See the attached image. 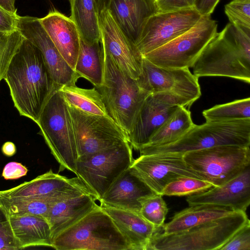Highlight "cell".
<instances>
[{"mask_svg": "<svg viewBox=\"0 0 250 250\" xmlns=\"http://www.w3.org/2000/svg\"><path fill=\"white\" fill-rule=\"evenodd\" d=\"M3 79L20 115L35 123L51 94L60 88L54 83L40 51L25 38Z\"/></svg>", "mask_w": 250, "mask_h": 250, "instance_id": "cell-1", "label": "cell"}, {"mask_svg": "<svg viewBox=\"0 0 250 250\" xmlns=\"http://www.w3.org/2000/svg\"><path fill=\"white\" fill-rule=\"evenodd\" d=\"M197 78L219 76L250 83V31L228 23L208 43L194 63Z\"/></svg>", "mask_w": 250, "mask_h": 250, "instance_id": "cell-2", "label": "cell"}, {"mask_svg": "<svg viewBox=\"0 0 250 250\" xmlns=\"http://www.w3.org/2000/svg\"><path fill=\"white\" fill-rule=\"evenodd\" d=\"M250 222L246 212L238 210L180 232L164 234L159 230L152 236L147 250H219Z\"/></svg>", "mask_w": 250, "mask_h": 250, "instance_id": "cell-3", "label": "cell"}, {"mask_svg": "<svg viewBox=\"0 0 250 250\" xmlns=\"http://www.w3.org/2000/svg\"><path fill=\"white\" fill-rule=\"evenodd\" d=\"M103 60L102 82L96 88L102 95L109 116L127 135L144 101L151 93L123 73L103 50Z\"/></svg>", "mask_w": 250, "mask_h": 250, "instance_id": "cell-4", "label": "cell"}, {"mask_svg": "<svg viewBox=\"0 0 250 250\" xmlns=\"http://www.w3.org/2000/svg\"><path fill=\"white\" fill-rule=\"evenodd\" d=\"M57 250H130L110 217L97 205L77 222L58 234Z\"/></svg>", "mask_w": 250, "mask_h": 250, "instance_id": "cell-5", "label": "cell"}, {"mask_svg": "<svg viewBox=\"0 0 250 250\" xmlns=\"http://www.w3.org/2000/svg\"><path fill=\"white\" fill-rule=\"evenodd\" d=\"M250 146V119L194 124L185 134L171 143L158 146H145L141 154L187 152L220 145Z\"/></svg>", "mask_w": 250, "mask_h": 250, "instance_id": "cell-6", "label": "cell"}, {"mask_svg": "<svg viewBox=\"0 0 250 250\" xmlns=\"http://www.w3.org/2000/svg\"><path fill=\"white\" fill-rule=\"evenodd\" d=\"M59 88L49 97L36 124L51 154L59 164V171L67 169L76 174L79 156L72 119Z\"/></svg>", "mask_w": 250, "mask_h": 250, "instance_id": "cell-7", "label": "cell"}, {"mask_svg": "<svg viewBox=\"0 0 250 250\" xmlns=\"http://www.w3.org/2000/svg\"><path fill=\"white\" fill-rule=\"evenodd\" d=\"M187 166L201 179L220 186L250 166V146L220 145L184 153Z\"/></svg>", "mask_w": 250, "mask_h": 250, "instance_id": "cell-8", "label": "cell"}, {"mask_svg": "<svg viewBox=\"0 0 250 250\" xmlns=\"http://www.w3.org/2000/svg\"><path fill=\"white\" fill-rule=\"evenodd\" d=\"M217 33L216 21L210 16H202L188 31L143 57L161 67H192L203 50Z\"/></svg>", "mask_w": 250, "mask_h": 250, "instance_id": "cell-9", "label": "cell"}, {"mask_svg": "<svg viewBox=\"0 0 250 250\" xmlns=\"http://www.w3.org/2000/svg\"><path fill=\"white\" fill-rule=\"evenodd\" d=\"M132 147L125 142L88 155L79 156L76 175L99 201L114 181L131 165Z\"/></svg>", "mask_w": 250, "mask_h": 250, "instance_id": "cell-10", "label": "cell"}, {"mask_svg": "<svg viewBox=\"0 0 250 250\" xmlns=\"http://www.w3.org/2000/svg\"><path fill=\"white\" fill-rule=\"evenodd\" d=\"M67 106L79 157L128 142L126 132L109 116L86 113Z\"/></svg>", "mask_w": 250, "mask_h": 250, "instance_id": "cell-11", "label": "cell"}, {"mask_svg": "<svg viewBox=\"0 0 250 250\" xmlns=\"http://www.w3.org/2000/svg\"><path fill=\"white\" fill-rule=\"evenodd\" d=\"M139 86L151 93H165L184 101L188 108L201 95L198 78L188 68H163L143 57L142 72L137 80Z\"/></svg>", "mask_w": 250, "mask_h": 250, "instance_id": "cell-12", "label": "cell"}, {"mask_svg": "<svg viewBox=\"0 0 250 250\" xmlns=\"http://www.w3.org/2000/svg\"><path fill=\"white\" fill-rule=\"evenodd\" d=\"M202 16L193 7L159 12L147 20L135 47L143 56L188 31Z\"/></svg>", "mask_w": 250, "mask_h": 250, "instance_id": "cell-13", "label": "cell"}, {"mask_svg": "<svg viewBox=\"0 0 250 250\" xmlns=\"http://www.w3.org/2000/svg\"><path fill=\"white\" fill-rule=\"evenodd\" d=\"M183 155L179 153L141 154L133 160L129 168L154 192L161 195L165 187L178 177L201 179L187 166Z\"/></svg>", "mask_w": 250, "mask_h": 250, "instance_id": "cell-14", "label": "cell"}, {"mask_svg": "<svg viewBox=\"0 0 250 250\" xmlns=\"http://www.w3.org/2000/svg\"><path fill=\"white\" fill-rule=\"evenodd\" d=\"M179 106L187 107L184 101L170 94L157 93L149 95L127 134L132 148L139 151L146 145Z\"/></svg>", "mask_w": 250, "mask_h": 250, "instance_id": "cell-15", "label": "cell"}, {"mask_svg": "<svg viewBox=\"0 0 250 250\" xmlns=\"http://www.w3.org/2000/svg\"><path fill=\"white\" fill-rule=\"evenodd\" d=\"M17 30L41 52L54 83L59 87L75 84L79 78L42 26L39 18L18 15Z\"/></svg>", "mask_w": 250, "mask_h": 250, "instance_id": "cell-16", "label": "cell"}, {"mask_svg": "<svg viewBox=\"0 0 250 250\" xmlns=\"http://www.w3.org/2000/svg\"><path fill=\"white\" fill-rule=\"evenodd\" d=\"M103 50L125 75L138 80L142 72L143 56L128 40L108 9L99 14Z\"/></svg>", "mask_w": 250, "mask_h": 250, "instance_id": "cell-17", "label": "cell"}, {"mask_svg": "<svg viewBox=\"0 0 250 250\" xmlns=\"http://www.w3.org/2000/svg\"><path fill=\"white\" fill-rule=\"evenodd\" d=\"M82 194L93 195L78 177L68 178L53 172L52 169L29 182H24L9 189L0 191V196L9 198L51 196L70 197Z\"/></svg>", "mask_w": 250, "mask_h": 250, "instance_id": "cell-18", "label": "cell"}, {"mask_svg": "<svg viewBox=\"0 0 250 250\" xmlns=\"http://www.w3.org/2000/svg\"><path fill=\"white\" fill-rule=\"evenodd\" d=\"M188 205L213 204L246 212L250 204V167L224 185L189 195Z\"/></svg>", "mask_w": 250, "mask_h": 250, "instance_id": "cell-19", "label": "cell"}, {"mask_svg": "<svg viewBox=\"0 0 250 250\" xmlns=\"http://www.w3.org/2000/svg\"><path fill=\"white\" fill-rule=\"evenodd\" d=\"M108 9L135 47L147 20L160 12L156 0H111Z\"/></svg>", "mask_w": 250, "mask_h": 250, "instance_id": "cell-20", "label": "cell"}, {"mask_svg": "<svg viewBox=\"0 0 250 250\" xmlns=\"http://www.w3.org/2000/svg\"><path fill=\"white\" fill-rule=\"evenodd\" d=\"M39 21L62 56L74 70L80 36L74 22L56 9L50 11Z\"/></svg>", "mask_w": 250, "mask_h": 250, "instance_id": "cell-21", "label": "cell"}, {"mask_svg": "<svg viewBox=\"0 0 250 250\" xmlns=\"http://www.w3.org/2000/svg\"><path fill=\"white\" fill-rule=\"evenodd\" d=\"M154 193L128 168L114 181L99 202L101 206L140 212L142 200Z\"/></svg>", "mask_w": 250, "mask_h": 250, "instance_id": "cell-22", "label": "cell"}, {"mask_svg": "<svg viewBox=\"0 0 250 250\" xmlns=\"http://www.w3.org/2000/svg\"><path fill=\"white\" fill-rule=\"evenodd\" d=\"M111 218L129 245L130 250H147L153 234L160 230L140 212L100 205Z\"/></svg>", "mask_w": 250, "mask_h": 250, "instance_id": "cell-23", "label": "cell"}, {"mask_svg": "<svg viewBox=\"0 0 250 250\" xmlns=\"http://www.w3.org/2000/svg\"><path fill=\"white\" fill-rule=\"evenodd\" d=\"M97 200L93 195L82 194L54 203L46 217L51 230L52 241L95 208Z\"/></svg>", "mask_w": 250, "mask_h": 250, "instance_id": "cell-24", "label": "cell"}, {"mask_svg": "<svg viewBox=\"0 0 250 250\" xmlns=\"http://www.w3.org/2000/svg\"><path fill=\"white\" fill-rule=\"evenodd\" d=\"M17 250L44 246L52 247L49 225L43 217L36 215H7Z\"/></svg>", "mask_w": 250, "mask_h": 250, "instance_id": "cell-25", "label": "cell"}, {"mask_svg": "<svg viewBox=\"0 0 250 250\" xmlns=\"http://www.w3.org/2000/svg\"><path fill=\"white\" fill-rule=\"evenodd\" d=\"M238 210L229 207L213 204L190 206L176 212L168 223L163 225L160 230L164 234L180 232L195 226L226 216Z\"/></svg>", "mask_w": 250, "mask_h": 250, "instance_id": "cell-26", "label": "cell"}, {"mask_svg": "<svg viewBox=\"0 0 250 250\" xmlns=\"http://www.w3.org/2000/svg\"><path fill=\"white\" fill-rule=\"evenodd\" d=\"M70 18L75 23L80 38L85 42L101 41L99 13L94 0H69Z\"/></svg>", "mask_w": 250, "mask_h": 250, "instance_id": "cell-27", "label": "cell"}, {"mask_svg": "<svg viewBox=\"0 0 250 250\" xmlns=\"http://www.w3.org/2000/svg\"><path fill=\"white\" fill-rule=\"evenodd\" d=\"M74 71L79 78L85 79L95 87L101 84L103 74L101 41L87 43L80 38L79 51Z\"/></svg>", "mask_w": 250, "mask_h": 250, "instance_id": "cell-28", "label": "cell"}, {"mask_svg": "<svg viewBox=\"0 0 250 250\" xmlns=\"http://www.w3.org/2000/svg\"><path fill=\"white\" fill-rule=\"evenodd\" d=\"M59 90L67 106L86 113L109 116L102 95L95 87L85 89L71 84L62 85Z\"/></svg>", "mask_w": 250, "mask_h": 250, "instance_id": "cell-29", "label": "cell"}, {"mask_svg": "<svg viewBox=\"0 0 250 250\" xmlns=\"http://www.w3.org/2000/svg\"><path fill=\"white\" fill-rule=\"evenodd\" d=\"M70 197L51 196L9 198L0 196V207L7 215H36L46 219L51 207L54 203Z\"/></svg>", "mask_w": 250, "mask_h": 250, "instance_id": "cell-30", "label": "cell"}, {"mask_svg": "<svg viewBox=\"0 0 250 250\" xmlns=\"http://www.w3.org/2000/svg\"><path fill=\"white\" fill-rule=\"evenodd\" d=\"M194 125L189 110L179 106L143 146H162L175 142L185 134Z\"/></svg>", "mask_w": 250, "mask_h": 250, "instance_id": "cell-31", "label": "cell"}, {"mask_svg": "<svg viewBox=\"0 0 250 250\" xmlns=\"http://www.w3.org/2000/svg\"><path fill=\"white\" fill-rule=\"evenodd\" d=\"M207 122H219L250 119V98L237 100L204 110Z\"/></svg>", "mask_w": 250, "mask_h": 250, "instance_id": "cell-32", "label": "cell"}, {"mask_svg": "<svg viewBox=\"0 0 250 250\" xmlns=\"http://www.w3.org/2000/svg\"><path fill=\"white\" fill-rule=\"evenodd\" d=\"M214 187L205 180L188 177H180L167 184L161 195L184 196L198 193Z\"/></svg>", "mask_w": 250, "mask_h": 250, "instance_id": "cell-33", "label": "cell"}, {"mask_svg": "<svg viewBox=\"0 0 250 250\" xmlns=\"http://www.w3.org/2000/svg\"><path fill=\"white\" fill-rule=\"evenodd\" d=\"M141 215L148 222L160 229L168 212L167 205L162 195L154 193L141 201Z\"/></svg>", "mask_w": 250, "mask_h": 250, "instance_id": "cell-34", "label": "cell"}, {"mask_svg": "<svg viewBox=\"0 0 250 250\" xmlns=\"http://www.w3.org/2000/svg\"><path fill=\"white\" fill-rule=\"evenodd\" d=\"M24 39L18 30L10 33L0 32V82Z\"/></svg>", "mask_w": 250, "mask_h": 250, "instance_id": "cell-35", "label": "cell"}, {"mask_svg": "<svg viewBox=\"0 0 250 250\" xmlns=\"http://www.w3.org/2000/svg\"><path fill=\"white\" fill-rule=\"evenodd\" d=\"M230 23L250 29V0H231L225 6Z\"/></svg>", "mask_w": 250, "mask_h": 250, "instance_id": "cell-36", "label": "cell"}, {"mask_svg": "<svg viewBox=\"0 0 250 250\" xmlns=\"http://www.w3.org/2000/svg\"><path fill=\"white\" fill-rule=\"evenodd\" d=\"M219 250H250V222L238 231Z\"/></svg>", "mask_w": 250, "mask_h": 250, "instance_id": "cell-37", "label": "cell"}, {"mask_svg": "<svg viewBox=\"0 0 250 250\" xmlns=\"http://www.w3.org/2000/svg\"><path fill=\"white\" fill-rule=\"evenodd\" d=\"M0 250H17L8 216L0 207Z\"/></svg>", "mask_w": 250, "mask_h": 250, "instance_id": "cell-38", "label": "cell"}, {"mask_svg": "<svg viewBox=\"0 0 250 250\" xmlns=\"http://www.w3.org/2000/svg\"><path fill=\"white\" fill-rule=\"evenodd\" d=\"M28 172L27 167L20 163L12 162L4 167L2 176L5 180H14L25 176Z\"/></svg>", "mask_w": 250, "mask_h": 250, "instance_id": "cell-39", "label": "cell"}, {"mask_svg": "<svg viewBox=\"0 0 250 250\" xmlns=\"http://www.w3.org/2000/svg\"><path fill=\"white\" fill-rule=\"evenodd\" d=\"M18 21V14H12L0 6V32L10 33L17 30Z\"/></svg>", "mask_w": 250, "mask_h": 250, "instance_id": "cell-40", "label": "cell"}, {"mask_svg": "<svg viewBox=\"0 0 250 250\" xmlns=\"http://www.w3.org/2000/svg\"><path fill=\"white\" fill-rule=\"evenodd\" d=\"M160 12L193 7L195 0H156Z\"/></svg>", "mask_w": 250, "mask_h": 250, "instance_id": "cell-41", "label": "cell"}, {"mask_svg": "<svg viewBox=\"0 0 250 250\" xmlns=\"http://www.w3.org/2000/svg\"><path fill=\"white\" fill-rule=\"evenodd\" d=\"M220 0H195L193 8L202 16H210Z\"/></svg>", "mask_w": 250, "mask_h": 250, "instance_id": "cell-42", "label": "cell"}, {"mask_svg": "<svg viewBox=\"0 0 250 250\" xmlns=\"http://www.w3.org/2000/svg\"><path fill=\"white\" fill-rule=\"evenodd\" d=\"M1 151L5 156L11 157L15 154L17 149L15 145L13 142L8 141L3 144Z\"/></svg>", "mask_w": 250, "mask_h": 250, "instance_id": "cell-43", "label": "cell"}, {"mask_svg": "<svg viewBox=\"0 0 250 250\" xmlns=\"http://www.w3.org/2000/svg\"><path fill=\"white\" fill-rule=\"evenodd\" d=\"M16 0H0V6L9 13L17 15L15 3Z\"/></svg>", "mask_w": 250, "mask_h": 250, "instance_id": "cell-44", "label": "cell"}, {"mask_svg": "<svg viewBox=\"0 0 250 250\" xmlns=\"http://www.w3.org/2000/svg\"><path fill=\"white\" fill-rule=\"evenodd\" d=\"M97 6L99 14L103 10L108 9L111 0H94Z\"/></svg>", "mask_w": 250, "mask_h": 250, "instance_id": "cell-45", "label": "cell"}]
</instances>
